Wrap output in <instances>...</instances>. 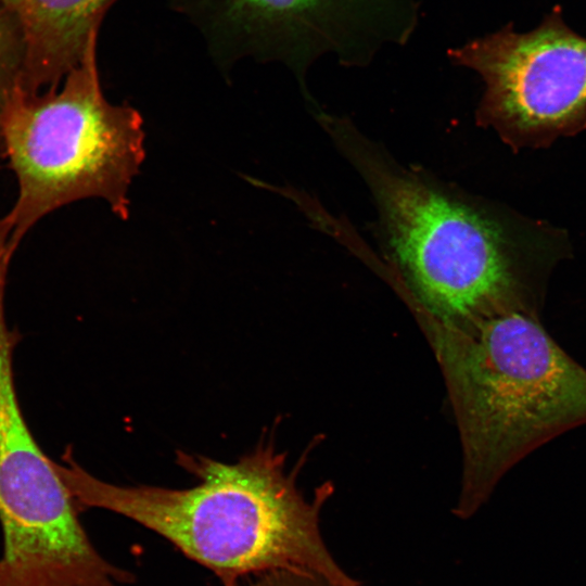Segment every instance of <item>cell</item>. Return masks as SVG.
<instances>
[{
	"instance_id": "3",
	"label": "cell",
	"mask_w": 586,
	"mask_h": 586,
	"mask_svg": "<svg viewBox=\"0 0 586 586\" xmlns=\"http://www.w3.org/2000/svg\"><path fill=\"white\" fill-rule=\"evenodd\" d=\"M460 433L467 520L539 446L586 424V368L539 316L513 313L462 327L430 323Z\"/></svg>"
},
{
	"instance_id": "4",
	"label": "cell",
	"mask_w": 586,
	"mask_h": 586,
	"mask_svg": "<svg viewBox=\"0 0 586 586\" xmlns=\"http://www.w3.org/2000/svg\"><path fill=\"white\" fill-rule=\"evenodd\" d=\"M97 39L61 87H18L1 110L0 157L17 181L16 200L1 217L13 254L39 220L78 200L101 199L120 219L129 216V189L145 157L143 119L105 98Z\"/></svg>"
},
{
	"instance_id": "5",
	"label": "cell",
	"mask_w": 586,
	"mask_h": 586,
	"mask_svg": "<svg viewBox=\"0 0 586 586\" xmlns=\"http://www.w3.org/2000/svg\"><path fill=\"white\" fill-rule=\"evenodd\" d=\"M455 66L484 84L474 116L513 152L544 149L586 130V37L557 8L532 30L509 23L448 49Z\"/></svg>"
},
{
	"instance_id": "9",
	"label": "cell",
	"mask_w": 586,
	"mask_h": 586,
	"mask_svg": "<svg viewBox=\"0 0 586 586\" xmlns=\"http://www.w3.org/2000/svg\"><path fill=\"white\" fill-rule=\"evenodd\" d=\"M24 50L16 18L0 7V113L7 100L21 87Z\"/></svg>"
},
{
	"instance_id": "10",
	"label": "cell",
	"mask_w": 586,
	"mask_h": 586,
	"mask_svg": "<svg viewBox=\"0 0 586 586\" xmlns=\"http://www.w3.org/2000/svg\"><path fill=\"white\" fill-rule=\"evenodd\" d=\"M241 586H334L324 578L297 569L268 572L244 582Z\"/></svg>"
},
{
	"instance_id": "8",
	"label": "cell",
	"mask_w": 586,
	"mask_h": 586,
	"mask_svg": "<svg viewBox=\"0 0 586 586\" xmlns=\"http://www.w3.org/2000/svg\"><path fill=\"white\" fill-rule=\"evenodd\" d=\"M8 269L0 262V492L41 484L58 475L54 461L36 442L16 393L14 335L5 309Z\"/></svg>"
},
{
	"instance_id": "6",
	"label": "cell",
	"mask_w": 586,
	"mask_h": 586,
	"mask_svg": "<svg viewBox=\"0 0 586 586\" xmlns=\"http://www.w3.org/2000/svg\"><path fill=\"white\" fill-rule=\"evenodd\" d=\"M212 36L239 55L279 61L295 75L308 111L310 66L326 54L367 66L386 44H406L418 24L416 0H200Z\"/></svg>"
},
{
	"instance_id": "1",
	"label": "cell",
	"mask_w": 586,
	"mask_h": 586,
	"mask_svg": "<svg viewBox=\"0 0 586 586\" xmlns=\"http://www.w3.org/2000/svg\"><path fill=\"white\" fill-rule=\"evenodd\" d=\"M313 117L369 190L387 268L431 323L542 317L550 277L572 255L564 230L400 163L347 116Z\"/></svg>"
},
{
	"instance_id": "2",
	"label": "cell",
	"mask_w": 586,
	"mask_h": 586,
	"mask_svg": "<svg viewBox=\"0 0 586 586\" xmlns=\"http://www.w3.org/2000/svg\"><path fill=\"white\" fill-rule=\"evenodd\" d=\"M56 470L78 506L106 510L160 535L209 570L221 586L285 569L314 573L334 586H361L335 561L320 532L327 482L307 500L288 472L285 456L263 443L237 462L179 454L198 483L186 488L116 485L80 467L68 454Z\"/></svg>"
},
{
	"instance_id": "7",
	"label": "cell",
	"mask_w": 586,
	"mask_h": 586,
	"mask_svg": "<svg viewBox=\"0 0 586 586\" xmlns=\"http://www.w3.org/2000/svg\"><path fill=\"white\" fill-rule=\"evenodd\" d=\"M116 0H0L17 21L24 39L21 88L38 93L60 86L98 38Z\"/></svg>"
}]
</instances>
